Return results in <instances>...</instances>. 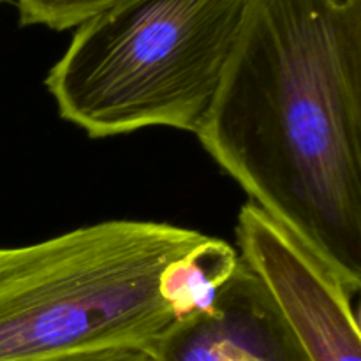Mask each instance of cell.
<instances>
[{
    "instance_id": "3",
    "label": "cell",
    "mask_w": 361,
    "mask_h": 361,
    "mask_svg": "<svg viewBox=\"0 0 361 361\" xmlns=\"http://www.w3.org/2000/svg\"><path fill=\"white\" fill-rule=\"evenodd\" d=\"M245 0H129L78 25L46 88L92 137L197 134L221 88Z\"/></svg>"
},
{
    "instance_id": "6",
    "label": "cell",
    "mask_w": 361,
    "mask_h": 361,
    "mask_svg": "<svg viewBox=\"0 0 361 361\" xmlns=\"http://www.w3.org/2000/svg\"><path fill=\"white\" fill-rule=\"evenodd\" d=\"M240 261V252L231 243L212 236H204L203 242L173 261L162 288L178 321L207 310Z\"/></svg>"
},
{
    "instance_id": "9",
    "label": "cell",
    "mask_w": 361,
    "mask_h": 361,
    "mask_svg": "<svg viewBox=\"0 0 361 361\" xmlns=\"http://www.w3.org/2000/svg\"><path fill=\"white\" fill-rule=\"evenodd\" d=\"M0 2H4V0H0Z\"/></svg>"
},
{
    "instance_id": "7",
    "label": "cell",
    "mask_w": 361,
    "mask_h": 361,
    "mask_svg": "<svg viewBox=\"0 0 361 361\" xmlns=\"http://www.w3.org/2000/svg\"><path fill=\"white\" fill-rule=\"evenodd\" d=\"M129 0H16L21 27L42 25L51 30L76 28L90 18Z\"/></svg>"
},
{
    "instance_id": "5",
    "label": "cell",
    "mask_w": 361,
    "mask_h": 361,
    "mask_svg": "<svg viewBox=\"0 0 361 361\" xmlns=\"http://www.w3.org/2000/svg\"><path fill=\"white\" fill-rule=\"evenodd\" d=\"M152 353L157 361H310L243 261L212 305L178 321Z\"/></svg>"
},
{
    "instance_id": "2",
    "label": "cell",
    "mask_w": 361,
    "mask_h": 361,
    "mask_svg": "<svg viewBox=\"0 0 361 361\" xmlns=\"http://www.w3.org/2000/svg\"><path fill=\"white\" fill-rule=\"evenodd\" d=\"M204 236L166 222L106 221L0 247V361L152 349L178 323L166 270Z\"/></svg>"
},
{
    "instance_id": "4",
    "label": "cell",
    "mask_w": 361,
    "mask_h": 361,
    "mask_svg": "<svg viewBox=\"0 0 361 361\" xmlns=\"http://www.w3.org/2000/svg\"><path fill=\"white\" fill-rule=\"evenodd\" d=\"M236 242L310 361H361L358 295L321 257L252 201L240 208Z\"/></svg>"
},
{
    "instance_id": "1",
    "label": "cell",
    "mask_w": 361,
    "mask_h": 361,
    "mask_svg": "<svg viewBox=\"0 0 361 361\" xmlns=\"http://www.w3.org/2000/svg\"><path fill=\"white\" fill-rule=\"evenodd\" d=\"M197 140L250 201L361 289V0H245Z\"/></svg>"
},
{
    "instance_id": "8",
    "label": "cell",
    "mask_w": 361,
    "mask_h": 361,
    "mask_svg": "<svg viewBox=\"0 0 361 361\" xmlns=\"http://www.w3.org/2000/svg\"><path fill=\"white\" fill-rule=\"evenodd\" d=\"M42 361H157L152 349L147 348H116L104 351L80 353V355L60 356Z\"/></svg>"
}]
</instances>
